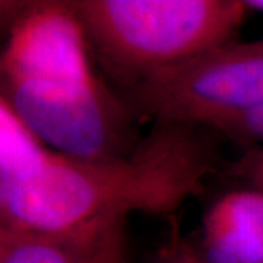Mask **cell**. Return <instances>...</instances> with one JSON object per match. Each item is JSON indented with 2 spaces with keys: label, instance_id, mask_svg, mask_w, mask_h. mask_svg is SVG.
Here are the masks:
<instances>
[{
  "label": "cell",
  "instance_id": "5b68a950",
  "mask_svg": "<svg viewBox=\"0 0 263 263\" xmlns=\"http://www.w3.org/2000/svg\"><path fill=\"white\" fill-rule=\"evenodd\" d=\"M126 221H92L62 231L0 227V263H127Z\"/></svg>",
  "mask_w": 263,
  "mask_h": 263
},
{
  "label": "cell",
  "instance_id": "277c9868",
  "mask_svg": "<svg viewBox=\"0 0 263 263\" xmlns=\"http://www.w3.org/2000/svg\"><path fill=\"white\" fill-rule=\"evenodd\" d=\"M136 122L209 126L263 107V40L230 41L117 91Z\"/></svg>",
  "mask_w": 263,
  "mask_h": 263
},
{
  "label": "cell",
  "instance_id": "3957f363",
  "mask_svg": "<svg viewBox=\"0 0 263 263\" xmlns=\"http://www.w3.org/2000/svg\"><path fill=\"white\" fill-rule=\"evenodd\" d=\"M91 53L119 91L234 41L238 0H70Z\"/></svg>",
  "mask_w": 263,
  "mask_h": 263
},
{
  "label": "cell",
  "instance_id": "7a4b0ae2",
  "mask_svg": "<svg viewBox=\"0 0 263 263\" xmlns=\"http://www.w3.org/2000/svg\"><path fill=\"white\" fill-rule=\"evenodd\" d=\"M67 2L28 3L0 60L2 100L47 148L78 160L132 154L142 138L120 94L97 75Z\"/></svg>",
  "mask_w": 263,
  "mask_h": 263
},
{
  "label": "cell",
  "instance_id": "6da1fadb",
  "mask_svg": "<svg viewBox=\"0 0 263 263\" xmlns=\"http://www.w3.org/2000/svg\"><path fill=\"white\" fill-rule=\"evenodd\" d=\"M218 135L206 126L155 123L132 154L110 160L46 148L28 167L0 177V227L62 231L130 212H173L224 170Z\"/></svg>",
  "mask_w": 263,
  "mask_h": 263
},
{
  "label": "cell",
  "instance_id": "30bf717a",
  "mask_svg": "<svg viewBox=\"0 0 263 263\" xmlns=\"http://www.w3.org/2000/svg\"><path fill=\"white\" fill-rule=\"evenodd\" d=\"M245 5L249 10L263 12V0H246Z\"/></svg>",
  "mask_w": 263,
  "mask_h": 263
},
{
  "label": "cell",
  "instance_id": "8992f818",
  "mask_svg": "<svg viewBox=\"0 0 263 263\" xmlns=\"http://www.w3.org/2000/svg\"><path fill=\"white\" fill-rule=\"evenodd\" d=\"M205 263H263V193L234 192L221 197L203 221Z\"/></svg>",
  "mask_w": 263,
  "mask_h": 263
},
{
  "label": "cell",
  "instance_id": "ba28073f",
  "mask_svg": "<svg viewBox=\"0 0 263 263\" xmlns=\"http://www.w3.org/2000/svg\"><path fill=\"white\" fill-rule=\"evenodd\" d=\"M224 176L250 186V190L263 193V145L246 149L238 158L224 167Z\"/></svg>",
  "mask_w": 263,
  "mask_h": 263
},
{
  "label": "cell",
  "instance_id": "8fae6325",
  "mask_svg": "<svg viewBox=\"0 0 263 263\" xmlns=\"http://www.w3.org/2000/svg\"><path fill=\"white\" fill-rule=\"evenodd\" d=\"M155 263H174V260H173L171 254H170V252L167 250V252H164V253L161 254L160 257L157 259V262Z\"/></svg>",
  "mask_w": 263,
  "mask_h": 263
},
{
  "label": "cell",
  "instance_id": "52a82bcc",
  "mask_svg": "<svg viewBox=\"0 0 263 263\" xmlns=\"http://www.w3.org/2000/svg\"><path fill=\"white\" fill-rule=\"evenodd\" d=\"M208 127L231 141L245 145L247 149L259 146V143H263V107L247 113L219 119L211 123Z\"/></svg>",
  "mask_w": 263,
  "mask_h": 263
},
{
  "label": "cell",
  "instance_id": "9c48e42d",
  "mask_svg": "<svg viewBox=\"0 0 263 263\" xmlns=\"http://www.w3.org/2000/svg\"><path fill=\"white\" fill-rule=\"evenodd\" d=\"M168 252L174 263H205L190 246L174 245L170 247Z\"/></svg>",
  "mask_w": 263,
  "mask_h": 263
}]
</instances>
